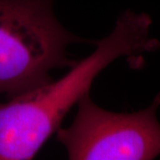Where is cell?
<instances>
[{"label":"cell","instance_id":"obj_2","mask_svg":"<svg viewBox=\"0 0 160 160\" xmlns=\"http://www.w3.org/2000/svg\"><path fill=\"white\" fill-rule=\"evenodd\" d=\"M84 39L59 22L52 0H0V94L8 99L51 82L71 67L67 47Z\"/></svg>","mask_w":160,"mask_h":160},{"label":"cell","instance_id":"obj_3","mask_svg":"<svg viewBox=\"0 0 160 160\" xmlns=\"http://www.w3.org/2000/svg\"><path fill=\"white\" fill-rule=\"evenodd\" d=\"M160 92L151 105L132 113L102 109L89 92L78 102L73 123L59 128L57 140L71 160H150L160 155L157 110Z\"/></svg>","mask_w":160,"mask_h":160},{"label":"cell","instance_id":"obj_1","mask_svg":"<svg viewBox=\"0 0 160 160\" xmlns=\"http://www.w3.org/2000/svg\"><path fill=\"white\" fill-rule=\"evenodd\" d=\"M149 14L126 10L113 31L96 43V50L76 62L58 80L0 102V160L34 158L61 128L64 117L85 94L102 70L116 59L135 57L158 48L149 37Z\"/></svg>","mask_w":160,"mask_h":160}]
</instances>
